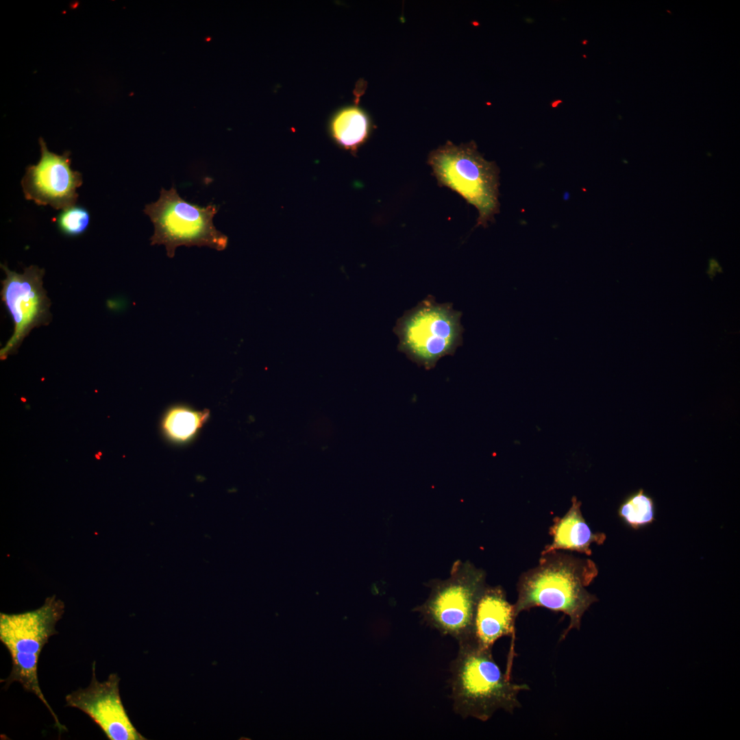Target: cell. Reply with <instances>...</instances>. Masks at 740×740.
Returning <instances> with one entry per match:
<instances>
[{
  "label": "cell",
  "instance_id": "obj_9",
  "mask_svg": "<svg viewBox=\"0 0 740 740\" xmlns=\"http://www.w3.org/2000/svg\"><path fill=\"white\" fill-rule=\"evenodd\" d=\"M40 158L36 164L25 169L21 180L24 197L38 206L64 210L76 204L77 189L82 185L80 172L71 167V152L62 155L50 151L42 138H39Z\"/></svg>",
  "mask_w": 740,
  "mask_h": 740
},
{
  "label": "cell",
  "instance_id": "obj_6",
  "mask_svg": "<svg viewBox=\"0 0 740 740\" xmlns=\"http://www.w3.org/2000/svg\"><path fill=\"white\" fill-rule=\"evenodd\" d=\"M218 210L214 204L200 206L186 201L175 186L169 190L162 188L158 199L147 204L143 210L154 227L151 245H164L169 258L174 257L180 246L224 250L228 238L213 223Z\"/></svg>",
  "mask_w": 740,
  "mask_h": 740
},
{
  "label": "cell",
  "instance_id": "obj_10",
  "mask_svg": "<svg viewBox=\"0 0 740 740\" xmlns=\"http://www.w3.org/2000/svg\"><path fill=\"white\" fill-rule=\"evenodd\" d=\"M120 678L110 674L99 682L95 674V661L92 665L89 686L79 688L65 697L66 706L86 714L110 740H145L132 723L119 693Z\"/></svg>",
  "mask_w": 740,
  "mask_h": 740
},
{
  "label": "cell",
  "instance_id": "obj_11",
  "mask_svg": "<svg viewBox=\"0 0 740 740\" xmlns=\"http://www.w3.org/2000/svg\"><path fill=\"white\" fill-rule=\"evenodd\" d=\"M517 616L514 604L506 598L500 586H486L478 600L472 627L471 639L480 647L492 649L495 643L503 637H511L506 674L511 678L515 641Z\"/></svg>",
  "mask_w": 740,
  "mask_h": 740
},
{
  "label": "cell",
  "instance_id": "obj_14",
  "mask_svg": "<svg viewBox=\"0 0 740 740\" xmlns=\"http://www.w3.org/2000/svg\"><path fill=\"white\" fill-rule=\"evenodd\" d=\"M209 417V411L195 410L184 406L171 408L164 415L162 432L170 440L184 443L199 432Z\"/></svg>",
  "mask_w": 740,
  "mask_h": 740
},
{
  "label": "cell",
  "instance_id": "obj_7",
  "mask_svg": "<svg viewBox=\"0 0 740 740\" xmlns=\"http://www.w3.org/2000/svg\"><path fill=\"white\" fill-rule=\"evenodd\" d=\"M485 574L469 562H457L450 577L430 584L427 600L415 610L423 620L443 635L458 643L471 639L478 600L484 589Z\"/></svg>",
  "mask_w": 740,
  "mask_h": 740
},
{
  "label": "cell",
  "instance_id": "obj_2",
  "mask_svg": "<svg viewBox=\"0 0 740 740\" xmlns=\"http://www.w3.org/2000/svg\"><path fill=\"white\" fill-rule=\"evenodd\" d=\"M458 643L457 655L450 665L454 712L463 718L486 722L499 710L513 713L520 708L518 695L529 690V686L515 683L504 674L492 649L481 648L471 640Z\"/></svg>",
  "mask_w": 740,
  "mask_h": 740
},
{
  "label": "cell",
  "instance_id": "obj_5",
  "mask_svg": "<svg viewBox=\"0 0 740 740\" xmlns=\"http://www.w3.org/2000/svg\"><path fill=\"white\" fill-rule=\"evenodd\" d=\"M460 318L461 312L451 304L427 297L397 321L398 349L418 366L434 368L441 358L454 355L462 344Z\"/></svg>",
  "mask_w": 740,
  "mask_h": 740
},
{
  "label": "cell",
  "instance_id": "obj_8",
  "mask_svg": "<svg viewBox=\"0 0 740 740\" xmlns=\"http://www.w3.org/2000/svg\"><path fill=\"white\" fill-rule=\"evenodd\" d=\"M1 267L5 273L1 281V300L14 323L13 334L0 351L3 360L17 351L33 328L49 324L51 314V301L42 285L44 269L31 265L18 273L5 264Z\"/></svg>",
  "mask_w": 740,
  "mask_h": 740
},
{
  "label": "cell",
  "instance_id": "obj_15",
  "mask_svg": "<svg viewBox=\"0 0 740 740\" xmlns=\"http://www.w3.org/2000/svg\"><path fill=\"white\" fill-rule=\"evenodd\" d=\"M618 513L630 526L637 529L654 520V502L641 489L630 495L621 504Z\"/></svg>",
  "mask_w": 740,
  "mask_h": 740
},
{
  "label": "cell",
  "instance_id": "obj_13",
  "mask_svg": "<svg viewBox=\"0 0 740 740\" xmlns=\"http://www.w3.org/2000/svg\"><path fill=\"white\" fill-rule=\"evenodd\" d=\"M330 130L334 140L340 146L355 151L367 139L370 122L367 115L360 108L348 107L334 116Z\"/></svg>",
  "mask_w": 740,
  "mask_h": 740
},
{
  "label": "cell",
  "instance_id": "obj_4",
  "mask_svg": "<svg viewBox=\"0 0 740 740\" xmlns=\"http://www.w3.org/2000/svg\"><path fill=\"white\" fill-rule=\"evenodd\" d=\"M428 163L440 186L476 208V225L486 226L493 221L500 211V170L494 162L483 158L473 141L460 145L447 141L429 154Z\"/></svg>",
  "mask_w": 740,
  "mask_h": 740
},
{
  "label": "cell",
  "instance_id": "obj_3",
  "mask_svg": "<svg viewBox=\"0 0 740 740\" xmlns=\"http://www.w3.org/2000/svg\"><path fill=\"white\" fill-rule=\"evenodd\" d=\"M64 604L56 596L47 597L38 609L18 614H0V641L12 660L9 676L1 682L4 688L19 682L26 691L34 693L47 708L60 733L66 730L44 696L38 678V663L49 639L58 632L56 623L61 619Z\"/></svg>",
  "mask_w": 740,
  "mask_h": 740
},
{
  "label": "cell",
  "instance_id": "obj_16",
  "mask_svg": "<svg viewBox=\"0 0 740 740\" xmlns=\"http://www.w3.org/2000/svg\"><path fill=\"white\" fill-rule=\"evenodd\" d=\"M90 220V212L86 208L74 205L62 210L53 221L63 234L77 236L86 231Z\"/></svg>",
  "mask_w": 740,
  "mask_h": 740
},
{
  "label": "cell",
  "instance_id": "obj_1",
  "mask_svg": "<svg viewBox=\"0 0 740 740\" xmlns=\"http://www.w3.org/2000/svg\"><path fill=\"white\" fill-rule=\"evenodd\" d=\"M593 561L554 551L541 555L538 566L520 576L515 615L534 607H544L563 612L569 617V624L563 632L564 639L573 629L580 630L581 619L590 606L598 601L587 587L597 576Z\"/></svg>",
  "mask_w": 740,
  "mask_h": 740
},
{
  "label": "cell",
  "instance_id": "obj_12",
  "mask_svg": "<svg viewBox=\"0 0 740 740\" xmlns=\"http://www.w3.org/2000/svg\"><path fill=\"white\" fill-rule=\"evenodd\" d=\"M580 506L581 502L574 496L571 506L567 513L561 518H554L549 532L553 536V541L550 545L545 547L541 555L565 550L590 556L591 543L600 545L604 542L606 535L591 531L582 515Z\"/></svg>",
  "mask_w": 740,
  "mask_h": 740
}]
</instances>
